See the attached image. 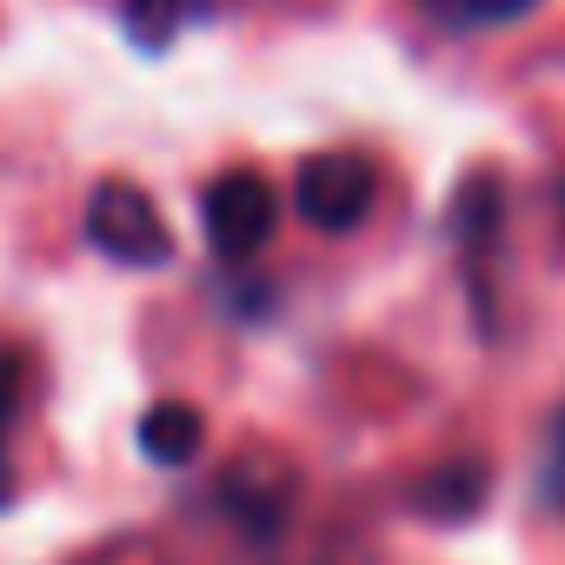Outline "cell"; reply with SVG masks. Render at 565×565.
I'll use <instances>...</instances> for the list:
<instances>
[{"mask_svg": "<svg viewBox=\"0 0 565 565\" xmlns=\"http://www.w3.org/2000/svg\"><path fill=\"white\" fill-rule=\"evenodd\" d=\"M87 239L94 253H107L114 266H167L173 259V233L153 206V193H140L134 180H100L87 193Z\"/></svg>", "mask_w": 565, "mask_h": 565, "instance_id": "1", "label": "cell"}, {"mask_svg": "<svg viewBox=\"0 0 565 565\" xmlns=\"http://www.w3.org/2000/svg\"><path fill=\"white\" fill-rule=\"evenodd\" d=\"M373 186H380V180H373V160L333 147V153L300 160L294 206H300V220L320 226V233H353V226L373 213Z\"/></svg>", "mask_w": 565, "mask_h": 565, "instance_id": "2", "label": "cell"}, {"mask_svg": "<svg viewBox=\"0 0 565 565\" xmlns=\"http://www.w3.org/2000/svg\"><path fill=\"white\" fill-rule=\"evenodd\" d=\"M200 220H206V246H213L220 259H253V253L273 239L279 206H273V186H266L259 173L233 167V173H220V180L200 193Z\"/></svg>", "mask_w": 565, "mask_h": 565, "instance_id": "3", "label": "cell"}, {"mask_svg": "<svg viewBox=\"0 0 565 565\" xmlns=\"http://www.w3.org/2000/svg\"><path fill=\"white\" fill-rule=\"evenodd\" d=\"M200 439H206V419H200L186 399H160V406H147V419H140V452L160 459V466H186V459L200 452Z\"/></svg>", "mask_w": 565, "mask_h": 565, "instance_id": "4", "label": "cell"}, {"mask_svg": "<svg viewBox=\"0 0 565 565\" xmlns=\"http://www.w3.org/2000/svg\"><path fill=\"white\" fill-rule=\"evenodd\" d=\"M206 8H213V0H120V28H127L134 47H167Z\"/></svg>", "mask_w": 565, "mask_h": 565, "instance_id": "5", "label": "cell"}, {"mask_svg": "<svg viewBox=\"0 0 565 565\" xmlns=\"http://www.w3.org/2000/svg\"><path fill=\"white\" fill-rule=\"evenodd\" d=\"M479 499H486V472H479V466H446V472L433 479V492H426V512H439V519H466Z\"/></svg>", "mask_w": 565, "mask_h": 565, "instance_id": "6", "label": "cell"}, {"mask_svg": "<svg viewBox=\"0 0 565 565\" xmlns=\"http://www.w3.org/2000/svg\"><path fill=\"white\" fill-rule=\"evenodd\" d=\"M14 406H21V353L0 340V433H8ZM0 486H8V459H0Z\"/></svg>", "mask_w": 565, "mask_h": 565, "instance_id": "7", "label": "cell"}, {"mask_svg": "<svg viewBox=\"0 0 565 565\" xmlns=\"http://www.w3.org/2000/svg\"><path fill=\"white\" fill-rule=\"evenodd\" d=\"M452 8H459L466 21H486V28H499V21H519V14H532L539 0H452Z\"/></svg>", "mask_w": 565, "mask_h": 565, "instance_id": "8", "label": "cell"}]
</instances>
